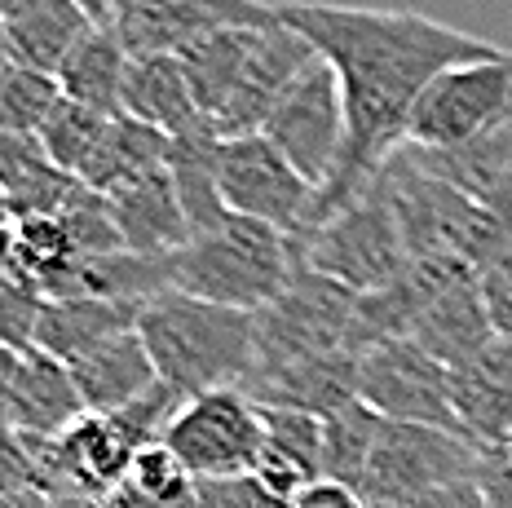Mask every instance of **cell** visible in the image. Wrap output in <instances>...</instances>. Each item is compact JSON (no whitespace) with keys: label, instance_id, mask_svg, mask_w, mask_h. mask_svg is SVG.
Instances as JSON below:
<instances>
[{"label":"cell","instance_id":"39","mask_svg":"<svg viewBox=\"0 0 512 508\" xmlns=\"http://www.w3.org/2000/svg\"><path fill=\"white\" fill-rule=\"evenodd\" d=\"M380 508H490V504H486L482 478L473 473V478L433 486V491H424V495H411V500H398V504H380Z\"/></svg>","mask_w":512,"mask_h":508},{"label":"cell","instance_id":"24","mask_svg":"<svg viewBox=\"0 0 512 508\" xmlns=\"http://www.w3.org/2000/svg\"><path fill=\"white\" fill-rule=\"evenodd\" d=\"M128 49L111 23H93L84 40L71 49V58L58 67L62 98L80 102L102 115H124V76H128Z\"/></svg>","mask_w":512,"mask_h":508},{"label":"cell","instance_id":"11","mask_svg":"<svg viewBox=\"0 0 512 508\" xmlns=\"http://www.w3.org/2000/svg\"><path fill=\"white\" fill-rule=\"evenodd\" d=\"M221 199L234 217L301 235L314 221L318 190L265 142V133H248L221 142Z\"/></svg>","mask_w":512,"mask_h":508},{"label":"cell","instance_id":"23","mask_svg":"<svg viewBox=\"0 0 512 508\" xmlns=\"http://www.w3.org/2000/svg\"><path fill=\"white\" fill-rule=\"evenodd\" d=\"M407 155L429 177L446 182L451 190H460V195H468L473 204H490L495 190L504 186L508 173H512V120L477 133L473 142H464V146H446V151L407 146Z\"/></svg>","mask_w":512,"mask_h":508},{"label":"cell","instance_id":"12","mask_svg":"<svg viewBox=\"0 0 512 508\" xmlns=\"http://www.w3.org/2000/svg\"><path fill=\"white\" fill-rule=\"evenodd\" d=\"M274 23H279V9L261 5V0H137V5H124L111 18L128 58L181 54L186 45L217 36V31Z\"/></svg>","mask_w":512,"mask_h":508},{"label":"cell","instance_id":"33","mask_svg":"<svg viewBox=\"0 0 512 508\" xmlns=\"http://www.w3.org/2000/svg\"><path fill=\"white\" fill-rule=\"evenodd\" d=\"M261 420H265V447L301 464L309 478H323V416H309V411L296 407H261Z\"/></svg>","mask_w":512,"mask_h":508},{"label":"cell","instance_id":"20","mask_svg":"<svg viewBox=\"0 0 512 508\" xmlns=\"http://www.w3.org/2000/svg\"><path fill=\"white\" fill-rule=\"evenodd\" d=\"M84 190L80 177H67L49 164L36 137L27 133H0V199L9 217H62L67 204Z\"/></svg>","mask_w":512,"mask_h":508},{"label":"cell","instance_id":"29","mask_svg":"<svg viewBox=\"0 0 512 508\" xmlns=\"http://www.w3.org/2000/svg\"><path fill=\"white\" fill-rule=\"evenodd\" d=\"M380 425H384V416H376V411L358 398L336 407L332 416H323V478L362 491Z\"/></svg>","mask_w":512,"mask_h":508},{"label":"cell","instance_id":"3","mask_svg":"<svg viewBox=\"0 0 512 508\" xmlns=\"http://www.w3.org/2000/svg\"><path fill=\"white\" fill-rule=\"evenodd\" d=\"M292 274H296L292 235L234 213L217 230L195 235L186 248L168 257L173 292L248 314H261L270 301H279L283 288L292 283Z\"/></svg>","mask_w":512,"mask_h":508},{"label":"cell","instance_id":"44","mask_svg":"<svg viewBox=\"0 0 512 508\" xmlns=\"http://www.w3.org/2000/svg\"><path fill=\"white\" fill-rule=\"evenodd\" d=\"M18 270V252H14V221L0 217V279Z\"/></svg>","mask_w":512,"mask_h":508},{"label":"cell","instance_id":"17","mask_svg":"<svg viewBox=\"0 0 512 508\" xmlns=\"http://www.w3.org/2000/svg\"><path fill=\"white\" fill-rule=\"evenodd\" d=\"M124 115L151 124L164 137H195L212 133L208 115L190 89V76L177 54H146L128 62L124 76Z\"/></svg>","mask_w":512,"mask_h":508},{"label":"cell","instance_id":"36","mask_svg":"<svg viewBox=\"0 0 512 508\" xmlns=\"http://www.w3.org/2000/svg\"><path fill=\"white\" fill-rule=\"evenodd\" d=\"M40 310H45V292H40L23 270L5 274V279H0V345L18 349V354L36 349Z\"/></svg>","mask_w":512,"mask_h":508},{"label":"cell","instance_id":"49","mask_svg":"<svg viewBox=\"0 0 512 508\" xmlns=\"http://www.w3.org/2000/svg\"><path fill=\"white\" fill-rule=\"evenodd\" d=\"M124 5H137V0H120V9H124ZM120 9H115V14H120Z\"/></svg>","mask_w":512,"mask_h":508},{"label":"cell","instance_id":"27","mask_svg":"<svg viewBox=\"0 0 512 508\" xmlns=\"http://www.w3.org/2000/svg\"><path fill=\"white\" fill-rule=\"evenodd\" d=\"M168 177L177 186V199L186 208L190 239L217 230L230 217L226 199H221V137L217 133H195V137H173L168 146Z\"/></svg>","mask_w":512,"mask_h":508},{"label":"cell","instance_id":"19","mask_svg":"<svg viewBox=\"0 0 512 508\" xmlns=\"http://www.w3.org/2000/svg\"><path fill=\"white\" fill-rule=\"evenodd\" d=\"M80 416L84 398L71 380V367L40 349H27L18 363L14 402H9V429L27 438H62Z\"/></svg>","mask_w":512,"mask_h":508},{"label":"cell","instance_id":"37","mask_svg":"<svg viewBox=\"0 0 512 508\" xmlns=\"http://www.w3.org/2000/svg\"><path fill=\"white\" fill-rule=\"evenodd\" d=\"M195 508H287L279 495H270L252 478H208L195 482Z\"/></svg>","mask_w":512,"mask_h":508},{"label":"cell","instance_id":"10","mask_svg":"<svg viewBox=\"0 0 512 508\" xmlns=\"http://www.w3.org/2000/svg\"><path fill=\"white\" fill-rule=\"evenodd\" d=\"M358 402L398 425L464 433L451 402V372L411 341H380L358 358Z\"/></svg>","mask_w":512,"mask_h":508},{"label":"cell","instance_id":"41","mask_svg":"<svg viewBox=\"0 0 512 508\" xmlns=\"http://www.w3.org/2000/svg\"><path fill=\"white\" fill-rule=\"evenodd\" d=\"M18 363H23V354L9 349V345H0V429H9V402H14Z\"/></svg>","mask_w":512,"mask_h":508},{"label":"cell","instance_id":"30","mask_svg":"<svg viewBox=\"0 0 512 508\" xmlns=\"http://www.w3.org/2000/svg\"><path fill=\"white\" fill-rule=\"evenodd\" d=\"M111 120L115 115L89 111V107H80V102L62 98L58 107L49 111V120L40 124L36 142H40V151L49 155L53 168H62L67 177H80L84 164H89L93 151H98V142H102V133Z\"/></svg>","mask_w":512,"mask_h":508},{"label":"cell","instance_id":"40","mask_svg":"<svg viewBox=\"0 0 512 508\" xmlns=\"http://www.w3.org/2000/svg\"><path fill=\"white\" fill-rule=\"evenodd\" d=\"M287 508H371V504L362 491H354V486H340L332 478H314L309 486L296 491V500Z\"/></svg>","mask_w":512,"mask_h":508},{"label":"cell","instance_id":"4","mask_svg":"<svg viewBox=\"0 0 512 508\" xmlns=\"http://www.w3.org/2000/svg\"><path fill=\"white\" fill-rule=\"evenodd\" d=\"M292 243H296V266L323 274V279H332L358 296L389 288L411 266L407 239H402L398 217H393L389 199L380 195V186H371L358 204L340 208L336 217L292 235Z\"/></svg>","mask_w":512,"mask_h":508},{"label":"cell","instance_id":"34","mask_svg":"<svg viewBox=\"0 0 512 508\" xmlns=\"http://www.w3.org/2000/svg\"><path fill=\"white\" fill-rule=\"evenodd\" d=\"M124 482L155 504L195 508V478H190V469L164 447V442H151V447L137 451V460H133V469H128Z\"/></svg>","mask_w":512,"mask_h":508},{"label":"cell","instance_id":"21","mask_svg":"<svg viewBox=\"0 0 512 508\" xmlns=\"http://www.w3.org/2000/svg\"><path fill=\"white\" fill-rule=\"evenodd\" d=\"M146 305L133 301H93V296H71V301H45L36 327V349L58 363H80L98 345L115 341L124 332H137V314Z\"/></svg>","mask_w":512,"mask_h":508},{"label":"cell","instance_id":"1","mask_svg":"<svg viewBox=\"0 0 512 508\" xmlns=\"http://www.w3.org/2000/svg\"><path fill=\"white\" fill-rule=\"evenodd\" d=\"M279 18L336 71L345 102V146L332 182L318 190L314 221L336 217L371 190L393 151L407 146V120L433 76L460 62L499 58L504 49L446 27L411 9H358V5H279ZM305 226V230H309Z\"/></svg>","mask_w":512,"mask_h":508},{"label":"cell","instance_id":"32","mask_svg":"<svg viewBox=\"0 0 512 508\" xmlns=\"http://www.w3.org/2000/svg\"><path fill=\"white\" fill-rule=\"evenodd\" d=\"M62 102L58 80L45 71H31L9 62L0 76V133H27L36 137L40 124L49 120V111Z\"/></svg>","mask_w":512,"mask_h":508},{"label":"cell","instance_id":"15","mask_svg":"<svg viewBox=\"0 0 512 508\" xmlns=\"http://www.w3.org/2000/svg\"><path fill=\"white\" fill-rule=\"evenodd\" d=\"M451 402L464 438L482 451L512 447V341L495 336L473 363L451 372Z\"/></svg>","mask_w":512,"mask_h":508},{"label":"cell","instance_id":"9","mask_svg":"<svg viewBox=\"0 0 512 508\" xmlns=\"http://www.w3.org/2000/svg\"><path fill=\"white\" fill-rule=\"evenodd\" d=\"M261 133L309 186L323 190L332 182L340 146H345V102H340L336 71L323 58L309 62L274 102Z\"/></svg>","mask_w":512,"mask_h":508},{"label":"cell","instance_id":"14","mask_svg":"<svg viewBox=\"0 0 512 508\" xmlns=\"http://www.w3.org/2000/svg\"><path fill=\"white\" fill-rule=\"evenodd\" d=\"M53 442H58V460H62V473H67V486L76 495H84V500H106V495L128 478L137 451L151 447V442H142V433L128 425L120 411H111V416L84 411L76 425Z\"/></svg>","mask_w":512,"mask_h":508},{"label":"cell","instance_id":"42","mask_svg":"<svg viewBox=\"0 0 512 508\" xmlns=\"http://www.w3.org/2000/svg\"><path fill=\"white\" fill-rule=\"evenodd\" d=\"M490 217L499 221V230H504V239L512 243V173H508V182L495 190V199H490Z\"/></svg>","mask_w":512,"mask_h":508},{"label":"cell","instance_id":"46","mask_svg":"<svg viewBox=\"0 0 512 508\" xmlns=\"http://www.w3.org/2000/svg\"><path fill=\"white\" fill-rule=\"evenodd\" d=\"M36 0H0V23H9V18H18L23 9H31Z\"/></svg>","mask_w":512,"mask_h":508},{"label":"cell","instance_id":"16","mask_svg":"<svg viewBox=\"0 0 512 508\" xmlns=\"http://www.w3.org/2000/svg\"><path fill=\"white\" fill-rule=\"evenodd\" d=\"M106 199H111L124 252H133V257L168 261L173 252H181L190 243V221H186V208H181L168 168L137 177V182H128L124 190H115Z\"/></svg>","mask_w":512,"mask_h":508},{"label":"cell","instance_id":"13","mask_svg":"<svg viewBox=\"0 0 512 508\" xmlns=\"http://www.w3.org/2000/svg\"><path fill=\"white\" fill-rule=\"evenodd\" d=\"M274 9H279V5H274ZM314 58H318L314 45H309L305 36H296L283 18L274 27L256 31V45L248 54V67H243L239 84H234L230 102L217 111V120H212V133H217L221 142L261 133L265 120H270V111H274V102L283 98L287 84L301 76Z\"/></svg>","mask_w":512,"mask_h":508},{"label":"cell","instance_id":"5","mask_svg":"<svg viewBox=\"0 0 512 508\" xmlns=\"http://www.w3.org/2000/svg\"><path fill=\"white\" fill-rule=\"evenodd\" d=\"M354 327H358V292L296 266L292 283L283 288L279 301H270L256 314V367L252 372L305 363V358H327V354L362 358Z\"/></svg>","mask_w":512,"mask_h":508},{"label":"cell","instance_id":"22","mask_svg":"<svg viewBox=\"0 0 512 508\" xmlns=\"http://www.w3.org/2000/svg\"><path fill=\"white\" fill-rule=\"evenodd\" d=\"M71 380H76L80 398H84V411H124L133 407L137 398H146L151 389L159 385V372L146 354L142 336L137 332H124L115 341L98 345L93 354H84L80 363H71Z\"/></svg>","mask_w":512,"mask_h":508},{"label":"cell","instance_id":"7","mask_svg":"<svg viewBox=\"0 0 512 508\" xmlns=\"http://www.w3.org/2000/svg\"><path fill=\"white\" fill-rule=\"evenodd\" d=\"M512 120V54L460 62L429 80L407 120V146L446 151Z\"/></svg>","mask_w":512,"mask_h":508},{"label":"cell","instance_id":"2","mask_svg":"<svg viewBox=\"0 0 512 508\" xmlns=\"http://www.w3.org/2000/svg\"><path fill=\"white\" fill-rule=\"evenodd\" d=\"M137 336L164 385L181 398L243 389L256 367V314L164 292L137 314Z\"/></svg>","mask_w":512,"mask_h":508},{"label":"cell","instance_id":"28","mask_svg":"<svg viewBox=\"0 0 512 508\" xmlns=\"http://www.w3.org/2000/svg\"><path fill=\"white\" fill-rule=\"evenodd\" d=\"M256 31L265 27H239V31H217V36H204L195 45L181 49V67L190 76V89L199 98V111L208 115V124L217 120V111L230 102L234 84H239L243 67H248V54L256 45Z\"/></svg>","mask_w":512,"mask_h":508},{"label":"cell","instance_id":"38","mask_svg":"<svg viewBox=\"0 0 512 508\" xmlns=\"http://www.w3.org/2000/svg\"><path fill=\"white\" fill-rule=\"evenodd\" d=\"M477 283H482V301H486L495 336L512 341V248L499 261H490V266L477 274Z\"/></svg>","mask_w":512,"mask_h":508},{"label":"cell","instance_id":"45","mask_svg":"<svg viewBox=\"0 0 512 508\" xmlns=\"http://www.w3.org/2000/svg\"><path fill=\"white\" fill-rule=\"evenodd\" d=\"M76 5L93 18V23H111L115 9H120V0H76Z\"/></svg>","mask_w":512,"mask_h":508},{"label":"cell","instance_id":"6","mask_svg":"<svg viewBox=\"0 0 512 508\" xmlns=\"http://www.w3.org/2000/svg\"><path fill=\"white\" fill-rule=\"evenodd\" d=\"M159 442L186 464L195 482L248 478L265 451V420L243 389H212L181 402Z\"/></svg>","mask_w":512,"mask_h":508},{"label":"cell","instance_id":"35","mask_svg":"<svg viewBox=\"0 0 512 508\" xmlns=\"http://www.w3.org/2000/svg\"><path fill=\"white\" fill-rule=\"evenodd\" d=\"M62 226H67L71 243L80 248V257H111V252H124L120 226H115V213H111V199L98 195V190H89V186L67 204Z\"/></svg>","mask_w":512,"mask_h":508},{"label":"cell","instance_id":"31","mask_svg":"<svg viewBox=\"0 0 512 508\" xmlns=\"http://www.w3.org/2000/svg\"><path fill=\"white\" fill-rule=\"evenodd\" d=\"M14 252H18V270L36 283L40 292H53V283L62 279L71 266L80 261V248L71 243L62 217H23L14 221Z\"/></svg>","mask_w":512,"mask_h":508},{"label":"cell","instance_id":"18","mask_svg":"<svg viewBox=\"0 0 512 508\" xmlns=\"http://www.w3.org/2000/svg\"><path fill=\"white\" fill-rule=\"evenodd\" d=\"M407 341L420 345L429 358H437L446 372H460V367L473 363V358L495 341V327H490L477 274H468V279H460L451 292L437 296L429 310L415 319Z\"/></svg>","mask_w":512,"mask_h":508},{"label":"cell","instance_id":"26","mask_svg":"<svg viewBox=\"0 0 512 508\" xmlns=\"http://www.w3.org/2000/svg\"><path fill=\"white\" fill-rule=\"evenodd\" d=\"M168 146H173V137H164L151 124L133 120V115H115L106 124L93 160L84 164L80 182L89 190H98V195H115V190H124L137 177L168 168Z\"/></svg>","mask_w":512,"mask_h":508},{"label":"cell","instance_id":"47","mask_svg":"<svg viewBox=\"0 0 512 508\" xmlns=\"http://www.w3.org/2000/svg\"><path fill=\"white\" fill-rule=\"evenodd\" d=\"M9 62H14V58H9V49H5V36H0V76H5V67H9Z\"/></svg>","mask_w":512,"mask_h":508},{"label":"cell","instance_id":"25","mask_svg":"<svg viewBox=\"0 0 512 508\" xmlns=\"http://www.w3.org/2000/svg\"><path fill=\"white\" fill-rule=\"evenodd\" d=\"M89 27L93 18L76 0H36L18 18L0 23V36H5V49L18 67L45 71V76L58 80V67L71 58V49L80 45Z\"/></svg>","mask_w":512,"mask_h":508},{"label":"cell","instance_id":"43","mask_svg":"<svg viewBox=\"0 0 512 508\" xmlns=\"http://www.w3.org/2000/svg\"><path fill=\"white\" fill-rule=\"evenodd\" d=\"M102 508H168V504L146 500L142 491H133V486H128V482H120V486H115V491L102 500Z\"/></svg>","mask_w":512,"mask_h":508},{"label":"cell","instance_id":"48","mask_svg":"<svg viewBox=\"0 0 512 508\" xmlns=\"http://www.w3.org/2000/svg\"><path fill=\"white\" fill-rule=\"evenodd\" d=\"M0 217H9V208H5V199H0ZM9 221H14V217H9Z\"/></svg>","mask_w":512,"mask_h":508},{"label":"cell","instance_id":"8","mask_svg":"<svg viewBox=\"0 0 512 508\" xmlns=\"http://www.w3.org/2000/svg\"><path fill=\"white\" fill-rule=\"evenodd\" d=\"M477 469H482V447L473 438H464V433L384 420L376 433V447H371L362 495H367L371 508L398 504L411 500V495L433 491V486L473 478Z\"/></svg>","mask_w":512,"mask_h":508}]
</instances>
